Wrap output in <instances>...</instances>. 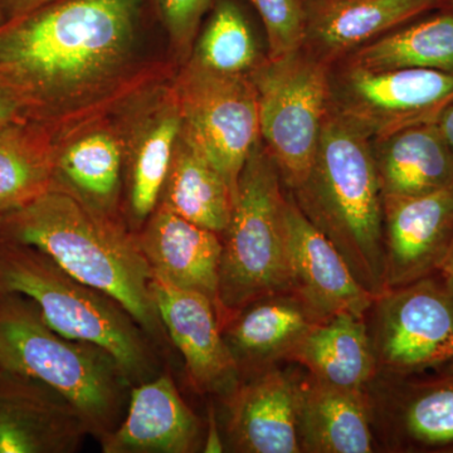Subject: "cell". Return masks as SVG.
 <instances>
[{"label":"cell","mask_w":453,"mask_h":453,"mask_svg":"<svg viewBox=\"0 0 453 453\" xmlns=\"http://www.w3.org/2000/svg\"><path fill=\"white\" fill-rule=\"evenodd\" d=\"M151 292L164 329L183 356L196 389L228 396L238 386L240 365L222 335L216 306L204 295L153 279Z\"/></svg>","instance_id":"13"},{"label":"cell","mask_w":453,"mask_h":453,"mask_svg":"<svg viewBox=\"0 0 453 453\" xmlns=\"http://www.w3.org/2000/svg\"><path fill=\"white\" fill-rule=\"evenodd\" d=\"M56 157L19 122L0 127V214L19 210L52 187Z\"/></svg>","instance_id":"26"},{"label":"cell","mask_w":453,"mask_h":453,"mask_svg":"<svg viewBox=\"0 0 453 453\" xmlns=\"http://www.w3.org/2000/svg\"><path fill=\"white\" fill-rule=\"evenodd\" d=\"M3 241L33 247L65 273L109 295L148 335L163 330L151 292L153 271L139 238L67 190L50 188L19 210L0 214Z\"/></svg>","instance_id":"2"},{"label":"cell","mask_w":453,"mask_h":453,"mask_svg":"<svg viewBox=\"0 0 453 453\" xmlns=\"http://www.w3.org/2000/svg\"><path fill=\"white\" fill-rule=\"evenodd\" d=\"M342 59L369 70L418 68L453 74V14L441 9L405 23Z\"/></svg>","instance_id":"24"},{"label":"cell","mask_w":453,"mask_h":453,"mask_svg":"<svg viewBox=\"0 0 453 453\" xmlns=\"http://www.w3.org/2000/svg\"><path fill=\"white\" fill-rule=\"evenodd\" d=\"M181 133V118L174 95L150 110L135 130L130 148L129 207L142 222L157 207Z\"/></svg>","instance_id":"25"},{"label":"cell","mask_w":453,"mask_h":453,"mask_svg":"<svg viewBox=\"0 0 453 453\" xmlns=\"http://www.w3.org/2000/svg\"><path fill=\"white\" fill-rule=\"evenodd\" d=\"M198 437V418L163 374L133 387L127 414L101 443L105 453H188Z\"/></svg>","instance_id":"17"},{"label":"cell","mask_w":453,"mask_h":453,"mask_svg":"<svg viewBox=\"0 0 453 453\" xmlns=\"http://www.w3.org/2000/svg\"><path fill=\"white\" fill-rule=\"evenodd\" d=\"M214 0H157L164 26L175 49L187 57L198 35L203 17Z\"/></svg>","instance_id":"31"},{"label":"cell","mask_w":453,"mask_h":453,"mask_svg":"<svg viewBox=\"0 0 453 453\" xmlns=\"http://www.w3.org/2000/svg\"><path fill=\"white\" fill-rule=\"evenodd\" d=\"M122 149L106 131L88 134L56 157V174L61 175L74 196L91 207L107 211L120 187Z\"/></svg>","instance_id":"27"},{"label":"cell","mask_w":453,"mask_h":453,"mask_svg":"<svg viewBox=\"0 0 453 453\" xmlns=\"http://www.w3.org/2000/svg\"><path fill=\"white\" fill-rule=\"evenodd\" d=\"M443 369H445L446 372H449V374H453V359Z\"/></svg>","instance_id":"38"},{"label":"cell","mask_w":453,"mask_h":453,"mask_svg":"<svg viewBox=\"0 0 453 453\" xmlns=\"http://www.w3.org/2000/svg\"><path fill=\"white\" fill-rule=\"evenodd\" d=\"M290 193L366 291L378 299L388 290L384 195L371 140L329 111L308 177Z\"/></svg>","instance_id":"3"},{"label":"cell","mask_w":453,"mask_h":453,"mask_svg":"<svg viewBox=\"0 0 453 453\" xmlns=\"http://www.w3.org/2000/svg\"><path fill=\"white\" fill-rule=\"evenodd\" d=\"M25 107L22 100L0 81V127L12 122H19L20 113Z\"/></svg>","instance_id":"32"},{"label":"cell","mask_w":453,"mask_h":453,"mask_svg":"<svg viewBox=\"0 0 453 453\" xmlns=\"http://www.w3.org/2000/svg\"><path fill=\"white\" fill-rule=\"evenodd\" d=\"M88 434L81 414L56 390L0 372V453H73Z\"/></svg>","instance_id":"14"},{"label":"cell","mask_w":453,"mask_h":453,"mask_svg":"<svg viewBox=\"0 0 453 453\" xmlns=\"http://www.w3.org/2000/svg\"><path fill=\"white\" fill-rule=\"evenodd\" d=\"M234 203L228 181L181 131L159 204L222 237L231 220Z\"/></svg>","instance_id":"22"},{"label":"cell","mask_w":453,"mask_h":453,"mask_svg":"<svg viewBox=\"0 0 453 453\" xmlns=\"http://www.w3.org/2000/svg\"><path fill=\"white\" fill-rule=\"evenodd\" d=\"M437 275L440 276L446 288L453 295V241L445 259H443L442 264L438 268Z\"/></svg>","instance_id":"36"},{"label":"cell","mask_w":453,"mask_h":453,"mask_svg":"<svg viewBox=\"0 0 453 453\" xmlns=\"http://www.w3.org/2000/svg\"><path fill=\"white\" fill-rule=\"evenodd\" d=\"M436 124L438 127H440L441 133H442L443 138H445L453 154V103L449 104V105L441 112V115L438 116L436 120Z\"/></svg>","instance_id":"35"},{"label":"cell","mask_w":453,"mask_h":453,"mask_svg":"<svg viewBox=\"0 0 453 453\" xmlns=\"http://www.w3.org/2000/svg\"><path fill=\"white\" fill-rule=\"evenodd\" d=\"M0 292L27 297L50 329L109 351L131 386L157 374L145 330L109 295L85 285L33 247L0 243Z\"/></svg>","instance_id":"5"},{"label":"cell","mask_w":453,"mask_h":453,"mask_svg":"<svg viewBox=\"0 0 453 453\" xmlns=\"http://www.w3.org/2000/svg\"><path fill=\"white\" fill-rule=\"evenodd\" d=\"M312 378L342 388L363 389L377 368L365 316L340 312L318 321L288 357Z\"/></svg>","instance_id":"21"},{"label":"cell","mask_w":453,"mask_h":453,"mask_svg":"<svg viewBox=\"0 0 453 453\" xmlns=\"http://www.w3.org/2000/svg\"><path fill=\"white\" fill-rule=\"evenodd\" d=\"M181 131L228 181L238 180L259 140L257 94L249 74H226L190 58L174 91Z\"/></svg>","instance_id":"9"},{"label":"cell","mask_w":453,"mask_h":453,"mask_svg":"<svg viewBox=\"0 0 453 453\" xmlns=\"http://www.w3.org/2000/svg\"><path fill=\"white\" fill-rule=\"evenodd\" d=\"M384 196L426 195L453 183V154L434 122L372 140Z\"/></svg>","instance_id":"20"},{"label":"cell","mask_w":453,"mask_h":453,"mask_svg":"<svg viewBox=\"0 0 453 453\" xmlns=\"http://www.w3.org/2000/svg\"><path fill=\"white\" fill-rule=\"evenodd\" d=\"M139 243L155 279L204 295L219 319V285L222 238L157 204Z\"/></svg>","instance_id":"16"},{"label":"cell","mask_w":453,"mask_h":453,"mask_svg":"<svg viewBox=\"0 0 453 453\" xmlns=\"http://www.w3.org/2000/svg\"><path fill=\"white\" fill-rule=\"evenodd\" d=\"M297 432L301 451H372L369 408L363 389L342 388L312 378L300 384Z\"/></svg>","instance_id":"19"},{"label":"cell","mask_w":453,"mask_h":453,"mask_svg":"<svg viewBox=\"0 0 453 453\" xmlns=\"http://www.w3.org/2000/svg\"><path fill=\"white\" fill-rule=\"evenodd\" d=\"M330 113L369 140L436 121L453 103V74L418 68L369 70L340 59L330 65Z\"/></svg>","instance_id":"8"},{"label":"cell","mask_w":453,"mask_h":453,"mask_svg":"<svg viewBox=\"0 0 453 453\" xmlns=\"http://www.w3.org/2000/svg\"><path fill=\"white\" fill-rule=\"evenodd\" d=\"M0 372L56 390L98 440L120 425L133 388L109 351L50 329L31 300L12 292H0Z\"/></svg>","instance_id":"4"},{"label":"cell","mask_w":453,"mask_h":453,"mask_svg":"<svg viewBox=\"0 0 453 453\" xmlns=\"http://www.w3.org/2000/svg\"><path fill=\"white\" fill-rule=\"evenodd\" d=\"M377 362L411 375L453 359V295L437 273L389 288L375 299Z\"/></svg>","instance_id":"10"},{"label":"cell","mask_w":453,"mask_h":453,"mask_svg":"<svg viewBox=\"0 0 453 453\" xmlns=\"http://www.w3.org/2000/svg\"><path fill=\"white\" fill-rule=\"evenodd\" d=\"M286 188L261 140L244 164L231 220L222 234L219 321L251 303L291 294L285 229Z\"/></svg>","instance_id":"6"},{"label":"cell","mask_w":453,"mask_h":453,"mask_svg":"<svg viewBox=\"0 0 453 453\" xmlns=\"http://www.w3.org/2000/svg\"><path fill=\"white\" fill-rule=\"evenodd\" d=\"M190 58L216 73L250 74L266 57L259 55L251 26L237 3L217 0Z\"/></svg>","instance_id":"28"},{"label":"cell","mask_w":453,"mask_h":453,"mask_svg":"<svg viewBox=\"0 0 453 453\" xmlns=\"http://www.w3.org/2000/svg\"><path fill=\"white\" fill-rule=\"evenodd\" d=\"M387 288L434 275L453 241V183L426 195L384 196Z\"/></svg>","instance_id":"12"},{"label":"cell","mask_w":453,"mask_h":453,"mask_svg":"<svg viewBox=\"0 0 453 453\" xmlns=\"http://www.w3.org/2000/svg\"><path fill=\"white\" fill-rule=\"evenodd\" d=\"M56 0H0L5 23L16 22L38 9L46 7Z\"/></svg>","instance_id":"33"},{"label":"cell","mask_w":453,"mask_h":453,"mask_svg":"<svg viewBox=\"0 0 453 453\" xmlns=\"http://www.w3.org/2000/svg\"><path fill=\"white\" fill-rule=\"evenodd\" d=\"M229 396L228 437L238 452H301L297 432L300 383L267 371Z\"/></svg>","instance_id":"18"},{"label":"cell","mask_w":453,"mask_h":453,"mask_svg":"<svg viewBox=\"0 0 453 453\" xmlns=\"http://www.w3.org/2000/svg\"><path fill=\"white\" fill-rule=\"evenodd\" d=\"M285 229L292 296L318 321L340 312L365 316L375 297L360 285L332 241L306 219L288 189Z\"/></svg>","instance_id":"11"},{"label":"cell","mask_w":453,"mask_h":453,"mask_svg":"<svg viewBox=\"0 0 453 453\" xmlns=\"http://www.w3.org/2000/svg\"><path fill=\"white\" fill-rule=\"evenodd\" d=\"M204 452H222L223 446L220 441V434L219 428H217L216 417H214L213 411L210 410V419H208V432L205 437Z\"/></svg>","instance_id":"34"},{"label":"cell","mask_w":453,"mask_h":453,"mask_svg":"<svg viewBox=\"0 0 453 453\" xmlns=\"http://www.w3.org/2000/svg\"><path fill=\"white\" fill-rule=\"evenodd\" d=\"M330 65L301 47L266 58L249 74L257 94L259 138L283 186L294 190L308 177L329 115Z\"/></svg>","instance_id":"7"},{"label":"cell","mask_w":453,"mask_h":453,"mask_svg":"<svg viewBox=\"0 0 453 453\" xmlns=\"http://www.w3.org/2000/svg\"><path fill=\"white\" fill-rule=\"evenodd\" d=\"M318 320L291 294L256 301L226 321L225 339L237 365L288 357Z\"/></svg>","instance_id":"23"},{"label":"cell","mask_w":453,"mask_h":453,"mask_svg":"<svg viewBox=\"0 0 453 453\" xmlns=\"http://www.w3.org/2000/svg\"><path fill=\"white\" fill-rule=\"evenodd\" d=\"M440 0H305L303 47L332 65L405 23L438 9Z\"/></svg>","instance_id":"15"},{"label":"cell","mask_w":453,"mask_h":453,"mask_svg":"<svg viewBox=\"0 0 453 453\" xmlns=\"http://www.w3.org/2000/svg\"><path fill=\"white\" fill-rule=\"evenodd\" d=\"M142 0H64L0 27V81L26 106L61 107L129 64Z\"/></svg>","instance_id":"1"},{"label":"cell","mask_w":453,"mask_h":453,"mask_svg":"<svg viewBox=\"0 0 453 453\" xmlns=\"http://www.w3.org/2000/svg\"><path fill=\"white\" fill-rule=\"evenodd\" d=\"M5 25V17L4 13H3L2 5H0V27H3Z\"/></svg>","instance_id":"39"},{"label":"cell","mask_w":453,"mask_h":453,"mask_svg":"<svg viewBox=\"0 0 453 453\" xmlns=\"http://www.w3.org/2000/svg\"><path fill=\"white\" fill-rule=\"evenodd\" d=\"M405 440L419 449L453 447V374L411 383L399 410Z\"/></svg>","instance_id":"29"},{"label":"cell","mask_w":453,"mask_h":453,"mask_svg":"<svg viewBox=\"0 0 453 453\" xmlns=\"http://www.w3.org/2000/svg\"><path fill=\"white\" fill-rule=\"evenodd\" d=\"M438 9H442V11L449 12V13L453 14V0H440Z\"/></svg>","instance_id":"37"},{"label":"cell","mask_w":453,"mask_h":453,"mask_svg":"<svg viewBox=\"0 0 453 453\" xmlns=\"http://www.w3.org/2000/svg\"><path fill=\"white\" fill-rule=\"evenodd\" d=\"M266 29L268 58L301 49L305 41V0H250Z\"/></svg>","instance_id":"30"}]
</instances>
